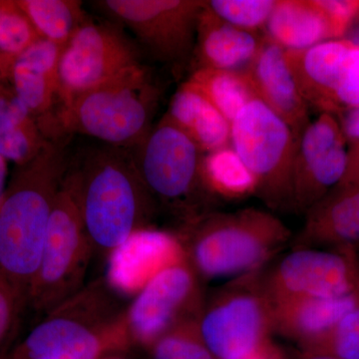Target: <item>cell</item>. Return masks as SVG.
I'll use <instances>...</instances> for the list:
<instances>
[{"label":"cell","mask_w":359,"mask_h":359,"mask_svg":"<svg viewBox=\"0 0 359 359\" xmlns=\"http://www.w3.org/2000/svg\"><path fill=\"white\" fill-rule=\"evenodd\" d=\"M94 254L82 216L79 169L70 164L56 196L27 306L45 316L79 292Z\"/></svg>","instance_id":"obj_6"},{"label":"cell","mask_w":359,"mask_h":359,"mask_svg":"<svg viewBox=\"0 0 359 359\" xmlns=\"http://www.w3.org/2000/svg\"><path fill=\"white\" fill-rule=\"evenodd\" d=\"M100 359H127V358H123V356L120 355L119 353H111V354H107V355L103 356V358H101Z\"/></svg>","instance_id":"obj_39"},{"label":"cell","mask_w":359,"mask_h":359,"mask_svg":"<svg viewBox=\"0 0 359 359\" xmlns=\"http://www.w3.org/2000/svg\"><path fill=\"white\" fill-rule=\"evenodd\" d=\"M264 30L285 50L299 51L335 39L334 28L318 0H276Z\"/></svg>","instance_id":"obj_22"},{"label":"cell","mask_w":359,"mask_h":359,"mask_svg":"<svg viewBox=\"0 0 359 359\" xmlns=\"http://www.w3.org/2000/svg\"><path fill=\"white\" fill-rule=\"evenodd\" d=\"M166 116L204 154L231 145V122L187 82L174 94Z\"/></svg>","instance_id":"obj_23"},{"label":"cell","mask_w":359,"mask_h":359,"mask_svg":"<svg viewBox=\"0 0 359 359\" xmlns=\"http://www.w3.org/2000/svg\"><path fill=\"white\" fill-rule=\"evenodd\" d=\"M107 282L121 294H138L157 273L186 261L178 236L155 229L136 231L109 255Z\"/></svg>","instance_id":"obj_15"},{"label":"cell","mask_w":359,"mask_h":359,"mask_svg":"<svg viewBox=\"0 0 359 359\" xmlns=\"http://www.w3.org/2000/svg\"><path fill=\"white\" fill-rule=\"evenodd\" d=\"M147 349L152 359H216L201 337L197 318L176 325Z\"/></svg>","instance_id":"obj_28"},{"label":"cell","mask_w":359,"mask_h":359,"mask_svg":"<svg viewBox=\"0 0 359 359\" xmlns=\"http://www.w3.org/2000/svg\"><path fill=\"white\" fill-rule=\"evenodd\" d=\"M340 129L349 146L359 141V107L351 108L337 116Z\"/></svg>","instance_id":"obj_34"},{"label":"cell","mask_w":359,"mask_h":359,"mask_svg":"<svg viewBox=\"0 0 359 359\" xmlns=\"http://www.w3.org/2000/svg\"><path fill=\"white\" fill-rule=\"evenodd\" d=\"M201 337L216 359H245L268 346L273 304L257 271L235 278L204 302L197 318Z\"/></svg>","instance_id":"obj_8"},{"label":"cell","mask_w":359,"mask_h":359,"mask_svg":"<svg viewBox=\"0 0 359 359\" xmlns=\"http://www.w3.org/2000/svg\"><path fill=\"white\" fill-rule=\"evenodd\" d=\"M94 6L126 27L153 58L175 71L192 61L199 15V0H100Z\"/></svg>","instance_id":"obj_10"},{"label":"cell","mask_w":359,"mask_h":359,"mask_svg":"<svg viewBox=\"0 0 359 359\" xmlns=\"http://www.w3.org/2000/svg\"><path fill=\"white\" fill-rule=\"evenodd\" d=\"M71 163L63 136L15 167L0 201V273L27 299L39 269L56 196Z\"/></svg>","instance_id":"obj_1"},{"label":"cell","mask_w":359,"mask_h":359,"mask_svg":"<svg viewBox=\"0 0 359 359\" xmlns=\"http://www.w3.org/2000/svg\"><path fill=\"white\" fill-rule=\"evenodd\" d=\"M245 359H285V358H283L280 349L273 346L271 342H269L268 346H264L261 351Z\"/></svg>","instance_id":"obj_36"},{"label":"cell","mask_w":359,"mask_h":359,"mask_svg":"<svg viewBox=\"0 0 359 359\" xmlns=\"http://www.w3.org/2000/svg\"><path fill=\"white\" fill-rule=\"evenodd\" d=\"M186 82L231 123L250 101L256 98L245 72L202 68L194 70Z\"/></svg>","instance_id":"obj_26"},{"label":"cell","mask_w":359,"mask_h":359,"mask_svg":"<svg viewBox=\"0 0 359 359\" xmlns=\"http://www.w3.org/2000/svg\"><path fill=\"white\" fill-rule=\"evenodd\" d=\"M299 242L354 249L359 244V186L335 188L309 209Z\"/></svg>","instance_id":"obj_21"},{"label":"cell","mask_w":359,"mask_h":359,"mask_svg":"<svg viewBox=\"0 0 359 359\" xmlns=\"http://www.w3.org/2000/svg\"><path fill=\"white\" fill-rule=\"evenodd\" d=\"M359 306V290L337 297H294L273 304V332L302 348L313 344Z\"/></svg>","instance_id":"obj_20"},{"label":"cell","mask_w":359,"mask_h":359,"mask_svg":"<svg viewBox=\"0 0 359 359\" xmlns=\"http://www.w3.org/2000/svg\"><path fill=\"white\" fill-rule=\"evenodd\" d=\"M302 351L304 355L359 359V306L346 313L327 334Z\"/></svg>","instance_id":"obj_29"},{"label":"cell","mask_w":359,"mask_h":359,"mask_svg":"<svg viewBox=\"0 0 359 359\" xmlns=\"http://www.w3.org/2000/svg\"><path fill=\"white\" fill-rule=\"evenodd\" d=\"M245 73L256 98L280 116L299 141L311 122L309 107L295 82L285 49L264 37L256 58Z\"/></svg>","instance_id":"obj_18"},{"label":"cell","mask_w":359,"mask_h":359,"mask_svg":"<svg viewBox=\"0 0 359 359\" xmlns=\"http://www.w3.org/2000/svg\"><path fill=\"white\" fill-rule=\"evenodd\" d=\"M327 13L334 28L335 39H342L359 14V1L356 0H318Z\"/></svg>","instance_id":"obj_33"},{"label":"cell","mask_w":359,"mask_h":359,"mask_svg":"<svg viewBox=\"0 0 359 359\" xmlns=\"http://www.w3.org/2000/svg\"><path fill=\"white\" fill-rule=\"evenodd\" d=\"M41 39L65 48L87 15L78 0H16Z\"/></svg>","instance_id":"obj_25"},{"label":"cell","mask_w":359,"mask_h":359,"mask_svg":"<svg viewBox=\"0 0 359 359\" xmlns=\"http://www.w3.org/2000/svg\"><path fill=\"white\" fill-rule=\"evenodd\" d=\"M7 174H8V162L0 155V201L4 197L7 186Z\"/></svg>","instance_id":"obj_37"},{"label":"cell","mask_w":359,"mask_h":359,"mask_svg":"<svg viewBox=\"0 0 359 359\" xmlns=\"http://www.w3.org/2000/svg\"><path fill=\"white\" fill-rule=\"evenodd\" d=\"M131 151L156 204L184 223L207 212L202 203L211 195L202 178L204 153L166 115Z\"/></svg>","instance_id":"obj_7"},{"label":"cell","mask_w":359,"mask_h":359,"mask_svg":"<svg viewBox=\"0 0 359 359\" xmlns=\"http://www.w3.org/2000/svg\"><path fill=\"white\" fill-rule=\"evenodd\" d=\"M6 356L7 355H4V356H2V358H0V359H6Z\"/></svg>","instance_id":"obj_41"},{"label":"cell","mask_w":359,"mask_h":359,"mask_svg":"<svg viewBox=\"0 0 359 359\" xmlns=\"http://www.w3.org/2000/svg\"><path fill=\"white\" fill-rule=\"evenodd\" d=\"M263 280L273 304L294 297H342L359 290V257L353 248H302L283 257Z\"/></svg>","instance_id":"obj_13"},{"label":"cell","mask_w":359,"mask_h":359,"mask_svg":"<svg viewBox=\"0 0 359 359\" xmlns=\"http://www.w3.org/2000/svg\"><path fill=\"white\" fill-rule=\"evenodd\" d=\"M200 280L187 259L149 280L125 311L130 342L148 348L176 325L197 318L204 304Z\"/></svg>","instance_id":"obj_11"},{"label":"cell","mask_w":359,"mask_h":359,"mask_svg":"<svg viewBox=\"0 0 359 359\" xmlns=\"http://www.w3.org/2000/svg\"><path fill=\"white\" fill-rule=\"evenodd\" d=\"M231 146L256 183V195L273 209L292 208L297 140L280 116L254 98L231 123Z\"/></svg>","instance_id":"obj_9"},{"label":"cell","mask_w":359,"mask_h":359,"mask_svg":"<svg viewBox=\"0 0 359 359\" xmlns=\"http://www.w3.org/2000/svg\"><path fill=\"white\" fill-rule=\"evenodd\" d=\"M78 166L85 228L94 252L109 257L136 231L148 228L156 204L131 148L96 149Z\"/></svg>","instance_id":"obj_2"},{"label":"cell","mask_w":359,"mask_h":359,"mask_svg":"<svg viewBox=\"0 0 359 359\" xmlns=\"http://www.w3.org/2000/svg\"><path fill=\"white\" fill-rule=\"evenodd\" d=\"M187 261L201 280L256 273L290 238L287 226L263 210L205 212L184 223L178 236Z\"/></svg>","instance_id":"obj_3"},{"label":"cell","mask_w":359,"mask_h":359,"mask_svg":"<svg viewBox=\"0 0 359 359\" xmlns=\"http://www.w3.org/2000/svg\"><path fill=\"white\" fill-rule=\"evenodd\" d=\"M142 65L140 48L117 25L87 18L61 54L60 105Z\"/></svg>","instance_id":"obj_12"},{"label":"cell","mask_w":359,"mask_h":359,"mask_svg":"<svg viewBox=\"0 0 359 359\" xmlns=\"http://www.w3.org/2000/svg\"><path fill=\"white\" fill-rule=\"evenodd\" d=\"M359 186V141L348 148L346 174L337 188Z\"/></svg>","instance_id":"obj_35"},{"label":"cell","mask_w":359,"mask_h":359,"mask_svg":"<svg viewBox=\"0 0 359 359\" xmlns=\"http://www.w3.org/2000/svg\"><path fill=\"white\" fill-rule=\"evenodd\" d=\"M11 359H18V358H11Z\"/></svg>","instance_id":"obj_42"},{"label":"cell","mask_w":359,"mask_h":359,"mask_svg":"<svg viewBox=\"0 0 359 359\" xmlns=\"http://www.w3.org/2000/svg\"><path fill=\"white\" fill-rule=\"evenodd\" d=\"M49 141L39 120L11 85H0V155L15 167L23 166L35 159Z\"/></svg>","instance_id":"obj_24"},{"label":"cell","mask_w":359,"mask_h":359,"mask_svg":"<svg viewBox=\"0 0 359 359\" xmlns=\"http://www.w3.org/2000/svg\"><path fill=\"white\" fill-rule=\"evenodd\" d=\"M62 50L57 45L40 39L13 58L9 68L8 84L39 120L46 136L50 134L54 107L59 108L61 103L59 66Z\"/></svg>","instance_id":"obj_16"},{"label":"cell","mask_w":359,"mask_h":359,"mask_svg":"<svg viewBox=\"0 0 359 359\" xmlns=\"http://www.w3.org/2000/svg\"><path fill=\"white\" fill-rule=\"evenodd\" d=\"M202 178L210 195L242 199L256 195V183L231 146L204 154Z\"/></svg>","instance_id":"obj_27"},{"label":"cell","mask_w":359,"mask_h":359,"mask_svg":"<svg viewBox=\"0 0 359 359\" xmlns=\"http://www.w3.org/2000/svg\"><path fill=\"white\" fill-rule=\"evenodd\" d=\"M264 39L229 25L207 6L199 15L194 57L197 68L245 72L256 58ZM195 69V70H196Z\"/></svg>","instance_id":"obj_19"},{"label":"cell","mask_w":359,"mask_h":359,"mask_svg":"<svg viewBox=\"0 0 359 359\" xmlns=\"http://www.w3.org/2000/svg\"><path fill=\"white\" fill-rule=\"evenodd\" d=\"M40 37L16 0H0V54L15 58Z\"/></svg>","instance_id":"obj_30"},{"label":"cell","mask_w":359,"mask_h":359,"mask_svg":"<svg viewBox=\"0 0 359 359\" xmlns=\"http://www.w3.org/2000/svg\"><path fill=\"white\" fill-rule=\"evenodd\" d=\"M276 0H212L207 6L229 25L257 33L266 27Z\"/></svg>","instance_id":"obj_31"},{"label":"cell","mask_w":359,"mask_h":359,"mask_svg":"<svg viewBox=\"0 0 359 359\" xmlns=\"http://www.w3.org/2000/svg\"><path fill=\"white\" fill-rule=\"evenodd\" d=\"M339 120L321 113L309 122L297 141L292 173V208L308 212L339 185L348 148Z\"/></svg>","instance_id":"obj_14"},{"label":"cell","mask_w":359,"mask_h":359,"mask_svg":"<svg viewBox=\"0 0 359 359\" xmlns=\"http://www.w3.org/2000/svg\"><path fill=\"white\" fill-rule=\"evenodd\" d=\"M354 46L347 39L321 42L299 51L285 50L297 87L309 107L339 115L337 89L346 72Z\"/></svg>","instance_id":"obj_17"},{"label":"cell","mask_w":359,"mask_h":359,"mask_svg":"<svg viewBox=\"0 0 359 359\" xmlns=\"http://www.w3.org/2000/svg\"><path fill=\"white\" fill-rule=\"evenodd\" d=\"M158 100L159 90L142 65L61 104L56 123L65 133L133 148L152 128Z\"/></svg>","instance_id":"obj_5"},{"label":"cell","mask_w":359,"mask_h":359,"mask_svg":"<svg viewBox=\"0 0 359 359\" xmlns=\"http://www.w3.org/2000/svg\"><path fill=\"white\" fill-rule=\"evenodd\" d=\"M304 359H337L334 358H330V356L325 355H306V358Z\"/></svg>","instance_id":"obj_40"},{"label":"cell","mask_w":359,"mask_h":359,"mask_svg":"<svg viewBox=\"0 0 359 359\" xmlns=\"http://www.w3.org/2000/svg\"><path fill=\"white\" fill-rule=\"evenodd\" d=\"M13 60L0 54V85L8 83L9 68Z\"/></svg>","instance_id":"obj_38"},{"label":"cell","mask_w":359,"mask_h":359,"mask_svg":"<svg viewBox=\"0 0 359 359\" xmlns=\"http://www.w3.org/2000/svg\"><path fill=\"white\" fill-rule=\"evenodd\" d=\"M105 280L85 285L40 321L16 347L18 359H100L131 344L125 311Z\"/></svg>","instance_id":"obj_4"},{"label":"cell","mask_w":359,"mask_h":359,"mask_svg":"<svg viewBox=\"0 0 359 359\" xmlns=\"http://www.w3.org/2000/svg\"><path fill=\"white\" fill-rule=\"evenodd\" d=\"M26 306L25 295L0 273V358L7 353Z\"/></svg>","instance_id":"obj_32"}]
</instances>
